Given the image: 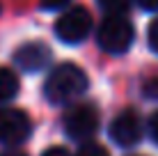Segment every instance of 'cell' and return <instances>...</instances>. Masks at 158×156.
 Returning <instances> with one entry per match:
<instances>
[{
    "label": "cell",
    "instance_id": "1",
    "mask_svg": "<svg viewBox=\"0 0 158 156\" xmlns=\"http://www.w3.org/2000/svg\"><path fill=\"white\" fill-rule=\"evenodd\" d=\"M89 87L85 69H80L76 62H62L46 76L44 83V96L53 106H69L78 96H83Z\"/></svg>",
    "mask_w": 158,
    "mask_h": 156
},
{
    "label": "cell",
    "instance_id": "11",
    "mask_svg": "<svg viewBox=\"0 0 158 156\" xmlns=\"http://www.w3.org/2000/svg\"><path fill=\"white\" fill-rule=\"evenodd\" d=\"M147 44L154 53H158V16L149 23V30H147Z\"/></svg>",
    "mask_w": 158,
    "mask_h": 156
},
{
    "label": "cell",
    "instance_id": "9",
    "mask_svg": "<svg viewBox=\"0 0 158 156\" xmlns=\"http://www.w3.org/2000/svg\"><path fill=\"white\" fill-rule=\"evenodd\" d=\"M96 2L106 14H126L131 2H135V0H96Z\"/></svg>",
    "mask_w": 158,
    "mask_h": 156
},
{
    "label": "cell",
    "instance_id": "15",
    "mask_svg": "<svg viewBox=\"0 0 158 156\" xmlns=\"http://www.w3.org/2000/svg\"><path fill=\"white\" fill-rule=\"evenodd\" d=\"M41 156H71V152L67 147H48Z\"/></svg>",
    "mask_w": 158,
    "mask_h": 156
},
{
    "label": "cell",
    "instance_id": "5",
    "mask_svg": "<svg viewBox=\"0 0 158 156\" xmlns=\"http://www.w3.org/2000/svg\"><path fill=\"white\" fill-rule=\"evenodd\" d=\"M108 136H110V140L115 145H119V147H133V145H138L142 140V136H144L142 117H140L135 110H131V108L122 110L115 120L110 122Z\"/></svg>",
    "mask_w": 158,
    "mask_h": 156
},
{
    "label": "cell",
    "instance_id": "8",
    "mask_svg": "<svg viewBox=\"0 0 158 156\" xmlns=\"http://www.w3.org/2000/svg\"><path fill=\"white\" fill-rule=\"evenodd\" d=\"M19 76L9 67H0V103H7L19 94Z\"/></svg>",
    "mask_w": 158,
    "mask_h": 156
},
{
    "label": "cell",
    "instance_id": "3",
    "mask_svg": "<svg viewBox=\"0 0 158 156\" xmlns=\"http://www.w3.org/2000/svg\"><path fill=\"white\" fill-rule=\"evenodd\" d=\"M92 14L89 9L83 7V5H73V7L64 9L62 14L57 16L55 21V37L62 44H80L89 37L92 32Z\"/></svg>",
    "mask_w": 158,
    "mask_h": 156
},
{
    "label": "cell",
    "instance_id": "16",
    "mask_svg": "<svg viewBox=\"0 0 158 156\" xmlns=\"http://www.w3.org/2000/svg\"><path fill=\"white\" fill-rule=\"evenodd\" d=\"M0 156H28V154L21 152V149H7V152H2Z\"/></svg>",
    "mask_w": 158,
    "mask_h": 156
},
{
    "label": "cell",
    "instance_id": "4",
    "mask_svg": "<svg viewBox=\"0 0 158 156\" xmlns=\"http://www.w3.org/2000/svg\"><path fill=\"white\" fill-rule=\"evenodd\" d=\"M62 124L71 140H89L99 131V110L92 103H76L64 112Z\"/></svg>",
    "mask_w": 158,
    "mask_h": 156
},
{
    "label": "cell",
    "instance_id": "12",
    "mask_svg": "<svg viewBox=\"0 0 158 156\" xmlns=\"http://www.w3.org/2000/svg\"><path fill=\"white\" fill-rule=\"evenodd\" d=\"M71 0H39V7L46 9V12H57V9H64V5H69Z\"/></svg>",
    "mask_w": 158,
    "mask_h": 156
},
{
    "label": "cell",
    "instance_id": "2",
    "mask_svg": "<svg viewBox=\"0 0 158 156\" xmlns=\"http://www.w3.org/2000/svg\"><path fill=\"white\" fill-rule=\"evenodd\" d=\"M135 41V28L126 14H108L96 30V44L110 55L126 53Z\"/></svg>",
    "mask_w": 158,
    "mask_h": 156
},
{
    "label": "cell",
    "instance_id": "10",
    "mask_svg": "<svg viewBox=\"0 0 158 156\" xmlns=\"http://www.w3.org/2000/svg\"><path fill=\"white\" fill-rule=\"evenodd\" d=\"M76 156H110V154H108V149L99 142H83Z\"/></svg>",
    "mask_w": 158,
    "mask_h": 156
},
{
    "label": "cell",
    "instance_id": "6",
    "mask_svg": "<svg viewBox=\"0 0 158 156\" xmlns=\"http://www.w3.org/2000/svg\"><path fill=\"white\" fill-rule=\"evenodd\" d=\"M32 133V122L19 108H0V142L16 147L25 142Z\"/></svg>",
    "mask_w": 158,
    "mask_h": 156
},
{
    "label": "cell",
    "instance_id": "7",
    "mask_svg": "<svg viewBox=\"0 0 158 156\" xmlns=\"http://www.w3.org/2000/svg\"><path fill=\"white\" fill-rule=\"evenodd\" d=\"M51 48L44 41H25L14 51V64L25 74H39L51 64Z\"/></svg>",
    "mask_w": 158,
    "mask_h": 156
},
{
    "label": "cell",
    "instance_id": "13",
    "mask_svg": "<svg viewBox=\"0 0 158 156\" xmlns=\"http://www.w3.org/2000/svg\"><path fill=\"white\" fill-rule=\"evenodd\" d=\"M147 131H149V138L158 145V110L149 117V124H147Z\"/></svg>",
    "mask_w": 158,
    "mask_h": 156
},
{
    "label": "cell",
    "instance_id": "14",
    "mask_svg": "<svg viewBox=\"0 0 158 156\" xmlns=\"http://www.w3.org/2000/svg\"><path fill=\"white\" fill-rule=\"evenodd\" d=\"M135 2L144 12H158V0H135Z\"/></svg>",
    "mask_w": 158,
    "mask_h": 156
}]
</instances>
